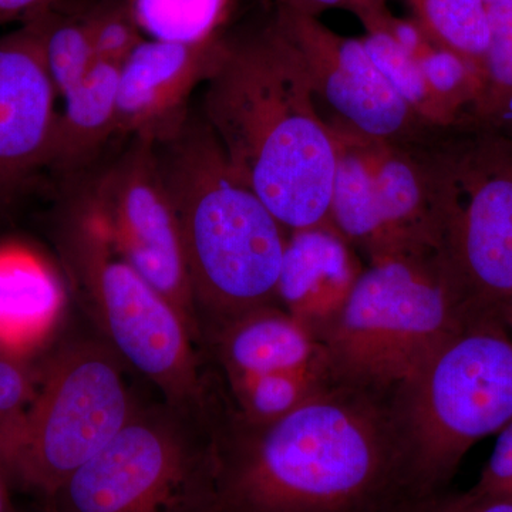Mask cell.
I'll use <instances>...</instances> for the list:
<instances>
[{
	"instance_id": "1",
	"label": "cell",
	"mask_w": 512,
	"mask_h": 512,
	"mask_svg": "<svg viewBox=\"0 0 512 512\" xmlns=\"http://www.w3.org/2000/svg\"><path fill=\"white\" fill-rule=\"evenodd\" d=\"M218 512H394L416 498L396 397L330 386L251 423L215 430Z\"/></svg>"
},
{
	"instance_id": "2",
	"label": "cell",
	"mask_w": 512,
	"mask_h": 512,
	"mask_svg": "<svg viewBox=\"0 0 512 512\" xmlns=\"http://www.w3.org/2000/svg\"><path fill=\"white\" fill-rule=\"evenodd\" d=\"M202 120L239 180L286 231L335 229L336 151L298 50L276 23L224 40Z\"/></svg>"
},
{
	"instance_id": "3",
	"label": "cell",
	"mask_w": 512,
	"mask_h": 512,
	"mask_svg": "<svg viewBox=\"0 0 512 512\" xmlns=\"http://www.w3.org/2000/svg\"><path fill=\"white\" fill-rule=\"evenodd\" d=\"M194 293L201 345L276 298L286 229L239 180L204 120L156 147Z\"/></svg>"
},
{
	"instance_id": "4",
	"label": "cell",
	"mask_w": 512,
	"mask_h": 512,
	"mask_svg": "<svg viewBox=\"0 0 512 512\" xmlns=\"http://www.w3.org/2000/svg\"><path fill=\"white\" fill-rule=\"evenodd\" d=\"M57 247L73 288L121 362L153 383L165 403L217 426L227 410L224 390L215 373L205 372L183 316L117 254L83 201L63 218Z\"/></svg>"
},
{
	"instance_id": "5",
	"label": "cell",
	"mask_w": 512,
	"mask_h": 512,
	"mask_svg": "<svg viewBox=\"0 0 512 512\" xmlns=\"http://www.w3.org/2000/svg\"><path fill=\"white\" fill-rule=\"evenodd\" d=\"M470 322L440 252L393 255L363 269L320 343L335 386L396 397Z\"/></svg>"
},
{
	"instance_id": "6",
	"label": "cell",
	"mask_w": 512,
	"mask_h": 512,
	"mask_svg": "<svg viewBox=\"0 0 512 512\" xmlns=\"http://www.w3.org/2000/svg\"><path fill=\"white\" fill-rule=\"evenodd\" d=\"M416 497L443 493L478 441L512 421V336L498 320L458 330L396 396Z\"/></svg>"
},
{
	"instance_id": "7",
	"label": "cell",
	"mask_w": 512,
	"mask_h": 512,
	"mask_svg": "<svg viewBox=\"0 0 512 512\" xmlns=\"http://www.w3.org/2000/svg\"><path fill=\"white\" fill-rule=\"evenodd\" d=\"M107 343L80 340L50 360L28 406L0 431L6 478L47 498L126 426L137 404Z\"/></svg>"
},
{
	"instance_id": "8",
	"label": "cell",
	"mask_w": 512,
	"mask_h": 512,
	"mask_svg": "<svg viewBox=\"0 0 512 512\" xmlns=\"http://www.w3.org/2000/svg\"><path fill=\"white\" fill-rule=\"evenodd\" d=\"M217 426L165 402L126 426L46 500L45 512H218Z\"/></svg>"
},
{
	"instance_id": "9",
	"label": "cell",
	"mask_w": 512,
	"mask_h": 512,
	"mask_svg": "<svg viewBox=\"0 0 512 512\" xmlns=\"http://www.w3.org/2000/svg\"><path fill=\"white\" fill-rule=\"evenodd\" d=\"M440 255L471 320L504 322L512 305V138L487 133L431 147Z\"/></svg>"
},
{
	"instance_id": "10",
	"label": "cell",
	"mask_w": 512,
	"mask_h": 512,
	"mask_svg": "<svg viewBox=\"0 0 512 512\" xmlns=\"http://www.w3.org/2000/svg\"><path fill=\"white\" fill-rule=\"evenodd\" d=\"M329 126L336 151L332 220L342 237L370 262L440 252L431 147Z\"/></svg>"
},
{
	"instance_id": "11",
	"label": "cell",
	"mask_w": 512,
	"mask_h": 512,
	"mask_svg": "<svg viewBox=\"0 0 512 512\" xmlns=\"http://www.w3.org/2000/svg\"><path fill=\"white\" fill-rule=\"evenodd\" d=\"M83 202L117 254L180 312L202 350L183 237L156 146L133 140Z\"/></svg>"
},
{
	"instance_id": "12",
	"label": "cell",
	"mask_w": 512,
	"mask_h": 512,
	"mask_svg": "<svg viewBox=\"0 0 512 512\" xmlns=\"http://www.w3.org/2000/svg\"><path fill=\"white\" fill-rule=\"evenodd\" d=\"M301 56L318 100L333 113L328 121L365 136L421 144L429 124L384 79L362 39L340 36L319 18L278 6L274 20Z\"/></svg>"
},
{
	"instance_id": "13",
	"label": "cell",
	"mask_w": 512,
	"mask_h": 512,
	"mask_svg": "<svg viewBox=\"0 0 512 512\" xmlns=\"http://www.w3.org/2000/svg\"><path fill=\"white\" fill-rule=\"evenodd\" d=\"M224 40L183 45L144 39L120 66L116 134L161 146L191 119L188 103L207 83Z\"/></svg>"
},
{
	"instance_id": "14",
	"label": "cell",
	"mask_w": 512,
	"mask_h": 512,
	"mask_svg": "<svg viewBox=\"0 0 512 512\" xmlns=\"http://www.w3.org/2000/svg\"><path fill=\"white\" fill-rule=\"evenodd\" d=\"M56 100L37 16L0 37V192L49 165Z\"/></svg>"
},
{
	"instance_id": "15",
	"label": "cell",
	"mask_w": 512,
	"mask_h": 512,
	"mask_svg": "<svg viewBox=\"0 0 512 512\" xmlns=\"http://www.w3.org/2000/svg\"><path fill=\"white\" fill-rule=\"evenodd\" d=\"M222 389L261 377L301 376L335 386L322 343L279 305L265 306L202 343Z\"/></svg>"
},
{
	"instance_id": "16",
	"label": "cell",
	"mask_w": 512,
	"mask_h": 512,
	"mask_svg": "<svg viewBox=\"0 0 512 512\" xmlns=\"http://www.w3.org/2000/svg\"><path fill=\"white\" fill-rule=\"evenodd\" d=\"M350 247L339 231L328 228L298 229L286 241L276 298L319 342L363 272Z\"/></svg>"
},
{
	"instance_id": "17",
	"label": "cell",
	"mask_w": 512,
	"mask_h": 512,
	"mask_svg": "<svg viewBox=\"0 0 512 512\" xmlns=\"http://www.w3.org/2000/svg\"><path fill=\"white\" fill-rule=\"evenodd\" d=\"M119 77L120 66L97 60L86 79L63 97L49 165L79 170L116 134Z\"/></svg>"
},
{
	"instance_id": "18",
	"label": "cell",
	"mask_w": 512,
	"mask_h": 512,
	"mask_svg": "<svg viewBox=\"0 0 512 512\" xmlns=\"http://www.w3.org/2000/svg\"><path fill=\"white\" fill-rule=\"evenodd\" d=\"M59 288L52 276L22 255L0 256V342L26 345L40 338L59 313Z\"/></svg>"
},
{
	"instance_id": "19",
	"label": "cell",
	"mask_w": 512,
	"mask_h": 512,
	"mask_svg": "<svg viewBox=\"0 0 512 512\" xmlns=\"http://www.w3.org/2000/svg\"><path fill=\"white\" fill-rule=\"evenodd\" d=\"M146 39L202 45L220 39L232 0H127Z\"/></svg>"
},
{
	"instance_id": "20",
	"label": "cell",
	"mask_w": 512,
	"mask_h": 512,
	"mask_svg": "<svg viewBox=\"0 0 512 512\" xmlns=\"http://www.w3.org/2000/svg\"><path fill=\"white\" fill-rule=\"evenodd\" d=\"M416 22L436 45L473 63L483 74L490 28L484 0H409Z\"/></svg>"
},
{
	"instance_id": "21",
	"label": "cell",
	"mask_w": 512,
	"mask_h": 512,
	"mask_svg": "<svg viewBox=\"0 0 512 512\" xmlns=\"http://www.w3.org/2000/svg\"><path fill=\"white\" fill-rule=\"evenodd\" d=\"M43 55L57 99L76 89L97 62L87 16H62L55 10L39 16Z\"/></svg>"
},
{
	"instance_id": "22",
	"label": "cell",
	"mask_w": 512,
	"mask_h": 512,
	"mask_svg": "<svg viewBox=\"0 0 512 512\" xmlns=\"http://www.w3.org/2000/svg\"><path fill=\"white\" fill-rule=\"evenodd\" d=\"M363 26L367 30L362 39L363 45L384 79L429 126H447L416 57L375 23H363Z\"/></svg>"
},
{
	"instance_id": "23",
	"label": "cell",
	"mask_w": 512,
	"mask_h": 512,
	"mask_svg": "<svg viewBox=\"0 0 512 512\" xmlns=\"http://www.w3.org/2000/svg\"><path fill=\"white\" fill-rule=\"evenodd\" d=\"M488 39L477 114L495 127L512 123V5L487 6Z\"/></svg>"
},
{
	"instance_id": "24",
	"label": "cell",
	"mask_w": 512,
	"mask_h": 512,
	"mask_svg": "<svg viewBox=\"0 0 512 512\" xmlns=\"http://www.w3.org/2000/svg\"><path fill=\"white\" fill-rule=\"evenodd\" d=\"M97 60L121 66L146 37L138 29L127 0H110L87 13Z\"/></svg>"
},
{
	"instance_id": "25",
	"label": "cell",
	"mask_w": 512,
	"mask_h": 512,
	"mask_svg": "<svg viewBox=\"0 0 512 512\" xmlns=\"http://www.w3.org/2000/svg\"><path fill=\"white\" fill-rule=\"evenodd\" d=\"M394 512H512V497L491 495L470 490L464 493H443L417 497Z\"/></svg>"
},
{
	"instance_id": "26",
	"label": "cell",
	"mask_w": 512,
	"mask_h": 512,
	"mask_svg": "<svg viewBox=\"0 0 512 512\" xmlns=\"http://www.w3.org/2000/svg\"><path fill=\"white\" fill-rule=\"evenodd\" d=\"M33 392L25 367L10 357L0 356V431L28 406Z\"/></svg>"
},
{
	"instance_id": "27",
	"label": "cell",
	"mask_w": 512,
	"mask_h": 512,
	"mask_svg": "<svg viewBox=\"0 0 512 512\" xmlns=\"http://www.w3.org/2000/svg\"><path fill=\"white\" fill-rule=\"evenodd\" d=\"M471 488L478 493L512 497V421L498 433L493 453Z\"/></svg>"
},
{
	"instance_id": "28",
	"label": "cell",
	"mask_w": 512,
	"mask_h": 512,
	"mask_svg": "<svg viewBox=\"0 0 512 512\" xmlns=\"http://www.w3.org/2000/svg\"><path fill=\"white\" fill-rule=\"evenodd\" d=\"M63 0H0V26L30 20L55 10Z\"/></svg>"
},
{
	"instance_id": "29",
	"label": "cell",
	"mask_w": 512,
	"mask_h": 512,
	"mask_svg": "<svg viewBox=\"0 0 512 512\" xmlns=\"http://www.w3.org/2000/svg\"><path fill=\"white\" fill-rule=\"evenodd\" d=\"M278 6L318 18L320 13L330 9H349L356 13L360 9V2L359 0H278Z\"/></svg>"
},
{
	"instance_id": "30",
	"label": "cell",
	"mask_w": 512,
	"mask_h": 512,
	"mask_svg": "<svg viewBox=\"0 0 512 512\" xmlns=\"http://www.w3.org/2000/svg\"><path fill=\"white\" fill-rule=\"evenodd\" d=\"M0 512H16L12 501H10L8 478L2 468H0Z\"/></svg>"
},
{
	"instance_id": "31",
	"label": "cell",
	"mask_w": 512,
	"mask_h": 512,
	"mask_svg": "<svg viewBox=\"0 0 512 512\" xmlns=\"http://www.w3.org/2000/svg\"><path fill=\"white\" fill-rule=\"evenodd\" d=\"M360 9L357 10V13L362 12V10L375 8V6L386 5V0H359Z\"/></svg>"
},
{
	"instance_id": "32",
	"label": "cell",
	"mask_w": 512,
	"mask_h": 512,
	"mask_svg": "<svg viewBox=\"0 0 512 512\" xmlns=\"http://www.w3.org/2000/svg\"><path fill=\"white\" fill-rule=\"evenodd\" d=\"M485 6L512 5V0H484Z\"/></svg>"
},
{
	"instance_id": "33",
	"label": "cell",
	"mask_w": 512,
	"mask_h": 512,
	"mask_svg": "<svg viewBox=\"0 0 512 512\" xmlns=\"http://www.w3.org/2000/svg\"><path fill=\"white\" fill-rule=\"evenodd\" d=\"M505 326H507L508 329L512 330V305L510 308H508L507 313H505L504 318Z\"/></svg>"
}]
</instances>
